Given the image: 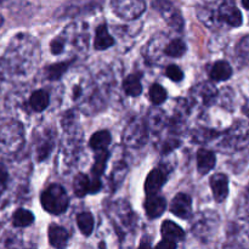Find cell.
<instances>
[{
  "instance_id": "obj_1",
  "label": "cell",
  "mask_w": 249,
  "mask_h": 249,
  "mask_svg": "<svg viewBox=\"0 0 249 249\" xmlns=\"http://www.w3.org/2000/svg\"><path fill=\"white\" fill-rule=\"evenodd\" d=\"M40 202L43 208L48 213L55 214V215L65 213L70 204L67 192L62 186L57 184L50 185L44 190L40 197Z\"/></svg>"
},
{
  "instance_id": "obj_2",
  "label": "cell",
  "mask_w": 249,
  "mask_h": 249,
  "mask_svg": "<svg viewBox=\"0 0 249 249\" xmlns=\"http://www.w3.org/2000/svg\"><path fill=\"white\" fill-rule=\"evenodd\" d=\"M249 145V124L238 121L233 124L224 136L220 148L224 151L242 150Z\"/></svg>"
},
{
  "instance_id": "obj_3",
  "label": "cell",
  "mask_w": 249,
  "mask_h": 249,
  "mask_svg": "<svg viewBox=\"0 0 249 249\" xmlns=\"http://www.w3.org/2000/svg\"><path fill=\"white\" fill-rule=\"evenodd\" d=\"M148 131L147 126L143 122L134 121L126 126L123 134V141L129 147L139 148L143 146L147 141Z\"/></svg>"
},
{
  "instance_id": "obj_4",
  "label": "cell",
  "mask_w": 249,
  "mask_h": 249,
  "mask_svg": "<svg viewBox=\"0 0 249 249\" xmlns=\"http://www.w3.org/2000/svg\"><path fill=\"white\" fill-rule=\"evenodd\" d=\"M112 6L114 12L124 19H135L145 11L143 0H113Z\"/></svg>"
},
{
  "instance_id": "obj_5",
  "label": "cell",
  "mask_w": 249,
  "mask_h": 249,
  "mask_svg": "<svg viewBox=\"0 0 249 249\" xmlns=\"http://www.w3.org/2000/svg\"><path fill=\"white\" fill-rule=\"evenodd\" d=\"M23 141L21 126L17 124L7 125L0 133V150L15 151L18 150Z\"/></svg>"
},
{
  "instance_id": "obj_6",
  "label": "cell",
  "mask_w": 249,
  "mask_h": 249,
  "mask_svg": "<svg viewBox=\"0 0 249 249\" xmlns=\"http://www.w3.org/2000/svg\"><path fill=\"white\" fill-rule=\"evenodd\" d=\"M170 212L181 219H190L192 216V199L186 194H178L170 204Z\"/></svg>"
},
{
  "instance_id": "obj_7",
  "label": "cell",
  "mask_w": 249,
  "mask_h": 249,
  "mask_svg": "<svg viewBox=\"0 0 249 249\" xmlns=\"http://www.w3.org/2000/svg\"><path fill=\"white\" fill-rule=\"evenodd\" d=\"M168 179V173L165 172L164 168H155L153 170H151L150 174L146 178L145 182V192L146 195H153L158 194L160 189L163 187V185L165 184Z\"/></svg>"
},
{
  "instance_id": "obj_8",
  "label": "cell",
  "mask_w": 249,
  "mask_h": 249,
  "mask_svg": "<svg viewBox=\"0 0 249 249\" xmlns=\"http://www.w3.org/2000/svg\"><path fill=\"white\" fill-rule=\"evenodd\" d=\"M165 209H167V201H165L164 197L157 194L147 195V198L145 201V211L148 218H160L164 213Z\"/></svg>"
},
{
  "instance_id": "obj_9",
  "label": "cell",
  "mask_w": 249,
  "mask_h": 249,
  "mask_svg": "<svg viewBox=\"0 0 249 249\" xmlns=\"http://www.w3.org/2000/svg\"><path fill=\"white\" fill-rule=\"evenodd\" d=\"M211 187L213 191L214 199L221 203L229 196V179L225 174H214L211 178Z\"/></svg>"
},
{
  "instance_id": "obj_10",
  "label": "cell",
  "mask_w": 249,
  "mask_h": 249,
  "mask_svg": "<svg viewBox=\"0 0 249 249\" xmlns=\"http://www.w3.org/2000/svg\"><path fill=\"white\" fill-rule=\"evenodd\" d=\"M219 17H220L221 21L226 22V23L232 27L241 26L243 22L242 14L235 5H223L219 10Z\"/></svg>"
},
{
  "instance_id": "obj_11",
  "label": "cell",
  "mask_w": 249,
  "mask_h": 249,
  "mask_svg": "<svg viewBox=\"0 0 249 249\" xmlns=\"http://www.w3.org/2000/svg\"><path fill=\"white\" fill-rule=\"evenodd\" d=\"M215 162L216 158L214 152L206 150V148L198 150V152H197V168L202 175L208 174L215 167Z\"/></svg>"
},
{
  "instance_id": "obj_12",
  "label": "cell",
  "mask_w": 249,
  "mask_h": 249,
  "mask_svg": "<svg viewBox=\"0 0 249 249\" xmlns=\"http://www.w3.org/2000/svg\"><path fill=\"white\" fill-rule=\"evenodd\" d=\"M162 236L163 240L172 241V242H179V241H182L185 237V232L181 228H180L178 224L173 223L170 220H165L164 223L162 224Z\"/></svg>"
},
{
  "instance_id": "obj_13",
  "label": "cell",
  "mask_w": 249,
  "mask_h": 249,
  "mask_svg": "<svg viewBox=\"0 0 249 249\" xmlns=\"http://www.w3.org/2000/svg\"><path fill=\"white\" fill-rule=\"evenodd\" d=\"M114 44L113 36L109 34L108 28L106 24H100L96 28V36H95L94 40V48L96 50H106V49L111 48Z\"/></svg>"
},
{
  "instance_id": "obj_14",
  "label": "cell",
  "mask_w": 249,
  "mask_h": 249,
  "mask_svg": "<svg viewBox=\"0 0 249 249\" xmlns=\"http://www.w3.org/2000/svg\"><path fill=\"white\" fill-rule=\"evenodd\" d=\"M49 242L55 248L66 247L68 242V232L66 229L58 225H51L49 228Z\"/></svg>"
},
{
  "instance_id": "obj_15",
  "label": "cell",
  "mask_w": 249,
  "mask_h": 249,
  "mask_svg": "<svg viewBox=\"0 0 249 249\" xmlns=\"http://www.w3.org/2000/svg\"><path fill=\"white\" fill-rule=\"evenodd\" d=\"M209 75L215 82H225V80L230 79L232 75V68L226 61H218L211 68Z\"/></svg>"
},
{
  "instance_id": "obj_16",
  "label": "cell",
  "mask_w": 249,
  "mask_h": 249,
  "mask_svg": "<svg viewBox=\"0 0 249 249\" xmlns=\"http://www.w3.org/2000/svg\"><path fill=\"white\" fill-rule=\"evenodd\" d=\"M123 89L126 95L129 96H139L142 92V85H141V79L139 74H130L124 79Z\"/></svg>"
},
{
  "instance_id": "obj_17",
  "label": "cell",
  "mask_w": 249,
  "mask_h": 249,
  "mask_svg": "<svg viewBox=\"0 0 249 249\" xmlns=\"http://www.w3.org/2000/svg\"><path fill=\"white\" fill-rule=\"evenodd\" d=\"M111 143V134L107 130H100L95 133L90 139V147L95 151L106 150Z\"/></svg>"
},
{
  "instance_id": "obj_18",
  "label": "cell",
  "mask_w": 249,
  "mask_h": 249,
  "mask_svg": "<svg viewBox=\"0 0 249 249\" xmlns=\"http://www.w3.org/2000/svg\"><path fill=\"white\" fill-rule=\"evenodd\" d=\"M49 94L44 90H36L29 99V105L36 112H43L49 106Z\"/></svg>"
},
{
  "instance_id": "obj_19",
  "label": "cell",
  "mask_w": 249,
  "mask_h": 249,
  "mask_svg": "<svg viewBox=\"0 0 249 249\" xmlns=\"http://www.w3.org/2000/svg\"><path fill=\"white\" fill-rule=\"evenodd\" d=\"M77 225L79 228L80 232L84 236H90L94 230V216L89 212L78 214L77 216Z\"/></svg>"
},
{
  "instance_id": "obj_20",
  "label": "cell",
  "mask_w": 249,
  "mask_h": 249,
  "mask_svg": "<svg viewBox=\"0 0 249 249\" xmlns=\"http://www.w3.org/2000/svg\"><path fill=\"white\" fill-rule=\"evenodd\" d=\"M34 221L33 213H31L27 209H17L12 218V223L16 228H26V226L32 225Z\"/></svg>"
},
{
  "instance_id": "obj_21",
  "label": "cell",
  "mask_w": 249,
  "mask_h": 249,
  "mask_svg": "<svg viewBox=\"0 0 249 249\" xmlns=\"http://www.w3.org/2000/svg\"><path fill=\"white\" fill-rule=\"evenodd\" d=\"M186 50V44L184 41L180 40V39H174L164 49V53L170 57H181L182 55H185Z\"/></svg>"
},
{
  "instance_id": "obj_22",
  "label": "cell",
  "mask_w": 249,
  "mask_h": 249,
  "mask_svg": "<svg viewBox=\"0 0 249 249\" xmlns=\"http://www.w3.org/2000/svg\"><path fill=\"white\" fill-rule=\"evenodd\" d=\"M89 186H90V179L89 177L84 174H78L75 177L74 182H73V189H74V194L78 197H84L85 195L89 194Z\"/></svg>"
},
{
  "instance_id": "obj_23",
  "label": "cell",
  "mask_w": 249,
  "mask_h": 249,
  "mask_svg": "<svg viewBox=\"0 0 249 249\" xmlns=\"http://www.w3.org/2000/svg\"><path fill=\"white\" fill-rule=\"evenodd\" d=\"M72 63V61H67V62H60V63H53V65L49 66L45 70L46 77L50 80H56L60 79L62 77L63 73L67 71V68L70 67V65Z\"/></svg>"
},
{
  "instance_id": "obj_24",
  "label": "cell",
  "mask_w": 249,
  "mask_h": 249,
  "mask_svg": "<svg viewBox=\"0 0 249 249\" xmlns=\"http://www.w3.org/2000/svg\"><path fill=\"white\" fill-rule=\"evenodd\" d=\"M108 158H109L108 151H106V150L99 151V153H97L96 157H95V164H94V167H92V169H91V173H92V175H94V177H99L100 178V175L104 173Z\"/></svg>"
},
{
  "instance_id": "obj_25",
  "label": "cell",
  "mask_w": 249,
  "mask_h": 249,
  "mask_svg": "<svg viewBox=\"0 0 249 249\" xmlns=\"http://www.w3.org/2000/svg\"><path fill=\"white\" fill-rule=\"evenodd\" d=\"M150 99L155 105H160L167 100V91L160 84H153L150 88Z\"/></svg>"
},
{
  "instance_id": "obj_26",
  "label": "cell",
  "mask_w": 249,
  "mask_h": 249,
  "mask_svg": "<svg viewBox=\"0 0 249 249\" xmlns=\"http://www.w3.org/2000/svg\"><path fill=\"white\" fill-rule=\"evenodd\" d=\"M220 134L215 130H209V129H199L198 131L195 133V140L198 143H206L213 139L218 138Z\"/></svg>"
},
{
  "instance_id": "obj_27",
  "label": "cell",
  "mask_w": 249,
  "mask_h": 249,
  "mask_svg": "<svg viewBox=\"0 0 249 249\" xmlns=\"http://www.w3.org/2000/svg\"><path fill=\"white\" fill-rule=\"evenodd\" d=\"M165 74L170 80L175 83H179L184 79V72L178 67L177 65H169L165 70Z\"/></svg>"
},
{
  "instance_id": "obj_28",
  "label": "cell",
  "mask_w": 249,
  "mask_h": 249,
  "mask_svg": "<svg viewBox=\"0 0 249 249\" xmlns=\"http://www.w3.org/2000/svg\"><path fill=\"white\" fill-rule=\"evenodd\" d=\"M218 96V91L213 85H204L202 89V97H203V102L206 105L213 104L214 100Z\"/></svg>"
},
{
  "instance_id": "obj_29",
  "label": "cell",
  "mask_w": 249,
  "mask_h": 249,
  "mask_svg": "<svg viewBox=\"0 0 249 249\" xmlns=\"http://www.w3.org/2000/svg\"><path fill=\"white\" fill-rule=\"evenodd\" d=\"M237 55L249 63V36H245L237 45Z\"/></svg>"
},
{
  "instance_id": "obj_30",
  "label": "cell",
  "mask_w": 249,
  "mask_h": 249,
  "mask_svg": "<svg viewBox=\"0 0 249 249\" xmlns=\"http://www.w3.org/2000/svg\"><path fill=\"white\" fill-rule=\"evenodd\" d=\"M50 49L51 53H53V55H58V53H62L63 49H65V43H63V40H61V39H55V40L51 41Z\"/></svg>"
},
{
  "instance_id": "obj_31",
  "label": "cell",
  "mask_w": 249,
  "mask_h": 249,
  "mask_svg": "<svg viewBox=\"0 0 249 249\" xmlns=\"http://www.w3.org/2000/svg\"><path fill=\"white\" fill-rule=\"evenodd\" d=\"M101 181H100L99 177H94L90 179V186H89V194H97L101 189Z\"/></svg>"
},
{
  "instance_id": "obj_32",
  "label": "cell",
  "mask_w": 249,
  "mask_h": 249,
  "mask_svg": "<svg viewBox=\"0 0 249 249\" xmlns=\"http://www.w3.org/2000/svg\"><path fill=\"white\" fill-rule=\"evenodd\" d=\"M7 178H9V174H7L6 168H5V165L2 163H0V185L6 184Z\"/></svg>"
},
{
  "instance_id": "obj_33",
  "label": "cell",
  "mask_w": 249,
  "mask_h": 249,
  "mask_svg": "<svg viewBox=\"0 0 249 249\" xmlns=\"http://www.w3.org/2000/svg\"><path fill=\"white\" fill-rule=\"evenodd\" d=\"M157 247H162V248H167V249H174V248H177V243L172 242V241L163 240L162 242L158 243Z\"/></svg>"
},
{
  "instance_id": "obj_34",
  "label": "cell",
  "mask_w": 249,
  "mask_h": 249,
  "mask_svg": "<svg viewBox=\"0 0 249 249\" xmlns=\"http://www.w3.org/2000/svg\"><path fill=\"white\" fill-rule=\"evenodd\" d=\"M242 109H243V112H245L246 116L249 117V100H248L247 102H246V105H245V106H243Z\"/></svg>"
},
{
  "instance_id": "obj_35",
  "label": "cell",
  "mask_w": 249,
  "mask_h": 249,
  "mask_svg": "<svg viewBox=\"0 0 249 249\" xmlns=\"http://www.w3.org/2000/svg\"><path fill=\"white\" fill-rule=\"evenodd\" d=\"M242 5L246 7V9L249 10V0H242Z\"/></svg>"
},
{
  "instance_id": "obj_36",
  "label": "cell",
  "mask_w": 249,
  "mask_h": 249,
  "mask_svg": "<svg viewBox=\"0 0 249 249\" xmlns=\"http://www.w3.org/2000/svg\"><path fill=\"white\" fill-rule=\"evenodd\" d=\"M2 22H4V18H2V17L0 16V26H1V24H2Z\"/></svg>"
}]
</instances>
